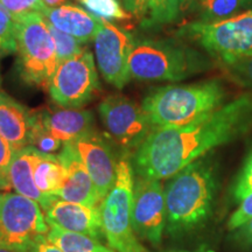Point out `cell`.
I'll return each instance as SVG.
<instances>
[{
	"instance_id": "cell-37",
	"label": "cell",
	"mask_w": 252,
	"mask_h": 252,
	"mask_svg": "<svg viewBox=\"0 0 252 252\" xmlns=\"http://www.w3.org/2000/svg\"><path fill=\"white\" fill-rule=\"evenodd\" d=\"M196 1L197 0H180L181 12H185V11H188V9H190Z\"/></svg>"
},
{
	"instance_id": "cell-36",
	"label": "cell",
	"mask_w": 252,
	"mask_h": 252,
	"mask_svg": "<svg viewBox=\"0 0 252 252\" xmlns=\"http://www.w3.org/2000/svg\"><path fill=\"white\" fill-rule=\"evenodd\" d=\"M67 0H42L43 5L48 8H54V7H59V6L64 5V2Z\"/></svg>"
},
{
	"instance_id": "cell-23",
	"label": "cell",
	"mask_w": 252,
	"mask_h": 252,
	"mask_svg": "<svg viewBox=\"0 0 252 252\" xmlns=\"http://www.w3.org/2000/svg\"><path fill=\"white\" fill-rule=\"evenodd\" d=\"M94 17L111 23H126L132 15L126 12L119 0H76Z\"/></svg>"
},
{
	"instance_id": "cell-16",
	"label": "cell",
	"mask_w": 252,
	"mask_h": 252,
	"mask_svg": "<svg viewBox=\"0 0 252 252\" xmlns=\"http://www.w3.org/2000/svg\"><path fill=\"white\" fill-rule=\"evenodd\" d=\"M35 115L45 130L63 144L94 131V116L88 110L43 109Z\"/></svg>"
},
{
	"instance_id": "cell-25",
	"label": "cell",
	"mask_w": 252,
	"mask_h": 252,
	"mask_svg": "<svg viewBox=\"0 0 252 252\" xmlns=\"http://www.w3.org/2000/svg\"><path fill=\"white\" fill-rule=\"evenodd\" d=\"M49 31L50 34H52L53 40H54L59 63L65 61V60L68 59L74 58L75 55L80 54V53L87 49V47L84 46V43H82L81 41L75 39L74 36L69 35V34H65L61 31L56 30V28L54 26H52L50 24Z\"/></svg>"
},
{
	"instance_id": "cell-8",
	"label": "cell",
	"mask_w": 252,
	"mask_h": 252,
	"mask_svg": "<svg viewBox=\"0 0 252 252\" xmlns=\"http://www.w3.org/2000/svg\"><path fill=\"white\" fill-rule=\"evenodd\" d=\"M48 231L39 203L18 193L0 191V247L30 252Z\"/></svg>"
},
{
	"instance_id": "cell-26",
	"label": "cell",
	"mask_w": 252,
	"mask_h": 252,
	"mask_svg": "<svg viewBox=\"0 0 252 252\" xmlns=\"http://www.w3.org/2000/svg\"><path fill=\"white\" fill-rule=\"evenodd\" d=\"M14 19L0 5V60L17 53Z\"/></svg>"
},
{
	"instance_id": "cell-9",
	"label": "cell",
	"mask_w": 252,
	"mask_h": 252,
	"mask_svg": "<svg viewBox=\"0 0 252 252\" xmlns=\"http://www.w3.org/2000/svg\"><path fill=\"white\" fill-rule=\"evenodd\" d=\"M50 99L65 109H81L100 90L93 53L83 50L74 58L60 62L48 88Z\"/></svg>"
},
{
	"instance_id": "cell-34",
	"label": "cell",
	"mask_w": 252,
	"mask_h": 252,
	"mask_svg": "<svg viewBox=\"0 0 252 252\" xmlns=\"http://www.w3.org/2000/svg\"><path fill=\"white\" fill-rule=\"evenodd\" d=\"M150 0H122V4L132 17L139 20H145L149 13Z\"/></svg>"
},
{
	"instance_id": "cell-29",
	"label": "cell",
	"mask_w": 252,
	"mask_h": 252,
	"mask_svg": "<svg viewBox=\"0 0 252 252\" xmlns=\"http://www.w3.org/2000/svg\"><path fill=\"white\" fill-rule=\"evenodd\" d=\"M0 5L13 18L32 13V12L42 13L46 7L42 0H0Z\"/></svg>"
},
{
	"instance_id": "cell-32",
	"label": "cell",
	"mask_w": 252,
	"mask_h": 252,
	"mask_svg": "<svg viewBox=\"0 0 252 252\" xmlns=\"http://www.w3.org/2000/svg\"><path fill=\"white\" fill-rule=\"evenodd\" d=\"M250 219H252V194L243 198L235 212L232 213V215L230 216L228 220V230L234 231L235 229L243 225Z\"/></svg>"
},
{
	"instance_id": "cell-12",
	"label": "cell",
	"mask_w": 252,
	"mask_h": 252,
	"mask_svg": "<svg viewBox=\"0 0 252 252\" xmlns=\"http://www.w3.org/2000/svg\"><path fill=\"white\" fill-rule=\"evenodd\" d=\"M132 228L138 238L159 247L166 230L165 187L161 180L135 175Z\"/></svg>"
},
{
	"instance_id": "cell-14",
	"label": "cell",
	"mask_w": 252,
	"mask_h": 252,
	"mask_svg": "<svg viewBox=\"0 0 252 252\" xmlns=\"http://www.w3.org/2000/svg\"><path fill=\"white\" fill-rule=\"evenodd\" d=\"M43 212L47 222L54 223L60 228L89 236L98 241L105 239L102 229L99 206L87 207L55 196Z\"/></svg>"
},
{
	"instance_id": "cell-4",
	"label": "cell",
	"mask_w": 252,
	"mask_h": 252,
	"mask_svg": "<svg viewBox=\"0 0 252 252\" xmlns=\"http://www.w3.org/2000/svg\"><path fill=\"white\" fill-rule=\"evenodd\" d=\"M200 53L176 40L144 39L134 42L128 71L138 81L178 82L207 68Z\"/></svg>"
},
{
	"instance_id": "cell-7",
	"label": "cell",
	"mask_w": 252,
	"mask_h": 252,
	"mask_svg": "<svg viewBox=\"0 0 252 252\" xmlns=\"http://www.w3.org/2000/svg\"><path fill=\"white\" fill-rule=\"evenodd\" d=\"M179 35L197 42L222 63L243 58L252 54V11L216 23L188 24Z\"/></svg>"
},
{
	"instance_id": "cell-20",
	"label": "cell",
	"mask_w": 252,
	"mask_h": 252,
	"mask_svg": "<svg viewBox=\"0 0 252 252\" xmlns=\"http://www.w3.org/2000/svg\"><path fill=\"white\" fill-rule=\"evenodd\" d=\"M67 180V171L62 165L59 156L43 153L37 160L34 168V181L43 194L54 195Z\"/></svg>"
},
{
	"instance_id": "cell-5",
	"label": "cell",
	"mask_w": 252,
	"mask_h": 252,
	"mask_svg": "<svg viewBox=\"0 0 252 252\" xmlns=\"http://www.w3.org/2000/svg\"><path fill=\"white\" fill-rule=\"evenodd\" d=\"M13 19L19 76L27 86L47 89L59 64L48 21L40 12Z\"/></svg>"
},
{
	"instance_id": "cell-31",
	"label": "cell",
	"mask_w": 252,
	"mask_h": 252,
	"mask_svg": "<svg viewBox=\"0 0 252 252\" xmlns=\"http://www.w3.org/2000/svg\"><path fill=\"white\" fill-rule=\"evenodd\" d=\"M14 153L15 151L11 144L0 135V185L4 188V191L12 188L8 179V169Z\"/></svg>"
},
{
	"instance_id": "cell-35",
	"label": "cell",
	"mask_w": 252,
	"mask_h": 252,
	"mask_svg": "<svg viewBox=\"0 0 252 252\" xmlns=\"http://www.w3.org/2000/svg\"><path fill=\"white\" fill-rule=\"evenodd\" d=\"M30 252H63L60 250L58 247H55L54 244H52L47 238L41 239V241L36 242L33 247L31 248Z\"/></svg>"
},
{
	"instance_id": "cell-33",
	"label": "cell",
	"mask_w": 252,
	"mask_h": 252,
	"mask_svg": "<svg viewBox=\"0 0 252 252\" xmlns=\"http://www.w3.org/2000/svg\"><path fill=\"white\" fill-rule=\"evenodd\" d=\"M231 232L232 243L241 249L252 250V219Z\"/></svg>"
},
{
	"instance_id": "cell-27",
	"label": "cell",
	"mask_w": 252,
	"mask_h": 252,
	"mask_svg": "<svg viewBox=\"0 0 252 252\" xmlns=\"http://www.w3.org/2000/svg\"><path fill=\"white\" fill-rule=\"evenodd\" d=\"M35 115V112H34ZM63 143L56 139V138L50 135L48 132L45 130L41 123L37 121L36 115H35V123H34L33 132H32V138H31V145L30 146H34L41 152L43 153H54L56 151L61 150L63 147Z\"/></svg>"
},
{
	"instance_id": "cell-18",
	"label": "cell",
	"mask_w": 252,
	"mask_h": 252,
	"mask_svg": "<svg viewBox=\"0 0 252 252\" xmlns=\"http://www.w3.org/2000/svg\"><path fill=\"white\" fill-rule=\"evenodd\" d=\"M42 152L34 146H26L15 151L9 165L8 179L15 193L32 198L40 204L42 210H45L55 196L43 194L34 181V168Z\"/></svg>"
},
{
	"instance_id": "cell-15",
	"label": "cell",
	"mask_w": 252,
	"mask_h": 252,
	"mask_svg": "<svg viewBox=\"0 0 252 252\" xmlns=\"http://www.w3.org/2000/svg\"><path fill=\"white\" fill-rule=\"evenodd\" d=\"M58 156L67 171V180L54 196L87 207H98L102 200L74 145L65 143Z\"/></svg>"
},
{
	"instance_id": "cell-39",
	"label": "cell",
	"mask_w": 252,
	"mask_h": 252,
	"mask_svg": "<svg viewBox=\"0 0 252 252\" xmlns=\"http://www.w3.org/2000/svg\"><path fill=\"white\" fill-rule=\"evenodd\" d=\"M0 190H2V191H4V188L1 187V185H0Z\"/></svg>"
},
{
	"instance_id": "cell-22",
	"label": "cell",
	"mask_w": 252,
	"mask_h": 252,
	"mask_svg": "<svg viewBox=\"0 0 252 252\" xmlns=\"http://www.w3.org/2000/svg\"><path fill=\"white\" fill-rule=\"evenodd\" d=\"M248 0H197L193 7L196 8L198 21L204 24L216 23L235 17V13Z\"/></svg>"
},
{
	"instance_id": "cell-21",
	"label": "cell",
	"mask_w": 252,
	"mask_h": 252,
	"mask_svg": "<svg viewBox=\"0 0 252 252\" xmlns=\"http://www.w3.org/2000/svg\"><path fill=\"white\" fill-rule=\"evenodd\" d=\"M47 223L49 225L47 239L63 252H117L104 245L98 239L68 231L54 223Z\"/></svg>"
},
{
	"instance_id": "cell-30",
	"label": "cell",
	"mask_w": 252,
	"mask_h": 252,
	"mask_svg": "<svg viewBox=\"0 0 252 252\" xmlns=\"http://www.w3.org/2000/svg\"><path fill=\"white\" fill-rule=\"evenodd\" d=\"M252 194V152L234 186L232 196L236 202H241L248 195Z\"/></svg>"
},
{
	"instance_id": "cell-19",
	"label": "cell",
	"mask_w": 252,
	"mask_h": 252,
	"mask_svg": "<svg viewBox=\"0 0 252 252\" xmlns=\"http://www.w3.org/2000/svg\"><path fill=\"white\" fill-rule=\"evenodd\" d=\"M42 14L56 30L74 36L84 45L94 39L102 21V19L94 17L90 12L71 4L54 8L45 7Z\"/></svg>"
},
{
	"instance_id": "cell-24",
	"label": "cell",
	"mask_w": 252,
	"mask_h": 252,
	"mask_svg": "<svg viewBox=\"0 0 252 252\" xmlns=\"http://www.w3.org/2000/svg\"><path fill=\"white\" fill-rule=\"evenodd\" d=\"M180 12V0H150L149 18L144 25L156 27L172 24L178 20Z\"/></svg>"
},
{
	"instance_id": "cell-38",
	"label": "cell",
	"mask_w": 252,
	"mask_h": 252,
	"mask_svg": "<svg viewBox=\"0 0 252 252\" xmlns=\"http://www.w3.org/2000/svg\"><path fill=\"white\" fill-rule=\"evenodd\" d=\"M0 252H21V251H17V250H11V249H6L0 247Z\"/></svg>"
},
{
	"instance_id": "cell-10",
	"label": "cell",
	"mask_w": 252,
	"mask_h": 252,
	"mask_svg": "<svg viewBox=\"0 0 252 252\" xmlns=\"http://www.w3.org/2000/svg\"><path fill=\"white\" fill-rule=\"evenodd\" d=\"M98 112L121 154L133 156L154 128L143 106L124 94L106 96L98 105Z\"/></svg>"
},
{
	"instance_id": "cell-11",
	"label": "cell",
	"mask_w": 252,
	"mask_h": 252,
	"mask_svg": "<svg viewBox=\"0 0 252 252\" xmlns=\"http://www.w3.org/2000/svg\"><path fill=\"white\" fill-rule=\"evenodd\" d=\"M94 42L102 77L116 89H123L131 80L128 60L135 42L133 35L115 23L102 19Z\"/></svg>"
},
{
	"instance_id": "cell-2",
	"label": "cell",
	"mask_w": 252,
	"mask_h": 252,
	"mask_svg": "<svg viewBox=\"0 0 252 252\" xmlns=\"http://www.w3.org/2000/svg\"><path fill=\"white\" fill-rule=\"evenodd\" d=\"M168 180L165 187L166 231L179 237L202 228L212 217L216 198L213 157L200 158Z\"/></svg>"
},
{
	"instance_id": "cell-28",
	"label": "cell",
	"mask_w": 252,
	"mask_h": 252,
	"mask_svg": "<svg viewBox=\"0 0 252 252\" xmlns=\"http://www.w3.org/2000/svg\"><path fill=\"white\" fill-rule=\"evenodd\" d=\"M226 70L239 84L252 87V54L224 62Z\"/></svg>"
},
{
	"instance_id": "cell-6",
	"label": "cell",
	"mask_w": 252,
	"mask_h": 252,
	"mask_svg": "<svg viewBox=\"0 0 252 252\" xmlns=\"http://www.w3.org/2000/svg\"><path fill=\"white\" fill-rule=\"evenodd\" d=\"M134 180L132 156L121 154L115 184L99 204L104 237L117 252H149L132 228Z\"/></svg>"
},
{
	"instance_id": "cell-1",
	"label": "cell",
	"mask_w": 252,
	"mask_h": 252,
	"mask_svg": "<svg viewBox=\"0 0 252 252\" xmlns=\"http://www.w3.org/2000/svg\"><path fill=\"white\" fill-rule=\"evenodd\" d=\"M252 123V96L244 94L188 124L154 127L132 156L137 176L165 180L214 149L239 137Z\"/></svg>"
},
{
	"instance_id": "cell-13",
	"label": "cell",
	"mask_w": 252,
	"mask_h": 252,
	"mask_svg": "<svg viewBox=\"0 0 252 252\" xmlns=\"http://www.w3.org/2000/svg\"><path fill=\"white\" fill-rule=\"evenodd\" d=\"M103 200L115 184L118 161L115 150L98 132L93 131L71 141Z\"/></svg>"
},
{
	"instance_id": "cell-3",
	"label": "cell",
	"mask_w": 252,
	"mask_h": 252,
	"mask_svg": "<svg viewBox=\"0 0 252 252\" xmlns=\"http://www.w3.org/2000/svg\"><path fill=\"white\" fill-rule=\"evenodd\" d=\"M225 89L220 81L209 80L185 86L154 88L144 97V111L154 127L188 124L223 105Z\"/></svg>"
},
{
	"instance_id": "cell-17",
	"label": "cell",
	"mask_w": 252,
	"mask_h": 252,
	"mask_svg": "<svg viewBox=\"0 0 252 252\" xmlns=\"http://www.w3.org/2000/svg\"><path fill=\"white\" fill-rule=\"evenodd\" d=\"M35 115L0 89V135L14 151L30 146Z\"/></svg>"
}]
</instances>
